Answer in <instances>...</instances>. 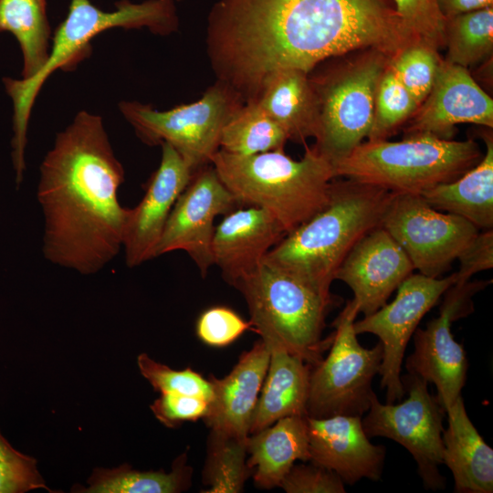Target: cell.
<instances>
[{
	"label": "cell",
	"instance_id": "6da1fadb",
	"mask_svg": "<svg viewBox=\"0 0 493 493\" xmlns=\"http://www.w3.org/2000/svg\"><path fill=\"white\" fill-rule=\"evenodd\" d=\"M420 39L393 0H217L206 50L217 80L255 102L280 68L309 73L322 61L364 48L393 59Z\"/></svg>",
	"mask_w": 493,
	"mask_h": 493
},
{
	"label": "cell",
	"instance_id": "7a4b0ae2",
	"mask_svg": "<svg viewBox=\"0 0 493 493\" xmlns=\"http://www.w3.org/2000/svg\"><path fill=\"white\" fill-rule=\"evenodd\" d=\"M42 251L53 265L93 275L122 248L130 208L118 199L124 170L100 116L79 112L39 168Z\"/></svg>",
	"mask_w": 493,
	"mask_h": 493
},
{
	"label": "cell",
	"instance_id": "3957f363",
	"mask_svg": "<svg viewBox=\"0 0 493 493\" xmlns=\"http://www.w3.org/2000/svg\"><path fill=\"white\" fill-rule=\"evenodd\" d=\"M394 195L351 179H333L327 205L287 234L263 262L330 294L341 262L365 235L382 226Z\"/></svg>",
	"mask_w": 493,
	"mask_h": 493
},
{
	"label": "cell",
	"instance_id": "277c9868",
	"mask_svg": "<svg viewBox=\"0 0 493 493\" xmlns=\"http://www.w3.org/2000/svg\"><path fill=\"white\" fill-rule=\"evenodd\" d=\"M175 0H121L113 11H104L89 0H71L66 18L57 27L48 58L31 78H5L6 92L14 104L12 159L16 182L23 181L26 170L27 125L36 98L44 82L58 69L72 70L91 54V40L115 27L148 28L161 36L177 31L179 19Z\"/></svg>",
	"mask_w": 493,
	"mask_h": 493
},
{
	"label": "cell",
	"instance_id": "5b68a950",
	"mask_svg": "<svg viewBox=\"0 0 493 493\" xmlns=\"http://www.w3.org/2000/svg\"><path fill=\"white\" fill-rule=\"evenodd\" d=\"M211 164L240 205L268 212L286 234L327 205L335 179L332 165L308 146L299 161L284 151L244 156L219 150Z\"/></svg>",
	"mask_w": 493,
	"mask_h": 493
},
{
	"label": "cell",
	"instance_id": "8992f818",
	"mask_svg": "<svg viewBox=\"0 0 493 493\" xmlns=\"http://www.w3.org/2000/svg\"><path fill=\"white\" fill-rule=\"evenodd\" d=\"M472 139L454 141L425 133L402 141H366L333 166L335 178H348L395 194H421L456 180L482 158Z\"/></svg>",
	"mask_w": 493,
	"mask_h": 493
},
{
	"label": "cell",
	"instance_id": "52a82bcc",
	"mask_svg": "<svg viewBox=\"0 0 493 493\" xmlns=\"http://www.w3.org/2000/svg\"><path fill=\"white\" fill-rule=\"evenodd\" d=\"M245 298L250 323L267 347L283 349L312 367L330 348L325 319L338 299L264 262L235 287Z\"/></svg>",
	"mask_w": 493,
	"mask_h": 493
},
{
	"label": "cell",
	"instance_id": "ba28073f",
	"mask_svg": "<svg viewBox=\"0 0 493 493\" xmlns=\"http://www.w3.org/2000/svg\"><path fill=\"white\" fill-rule=\"evenodd\" d=\"M390 61L364 48L328 58L309 73L319 108L312 148L332 167L367 138L377 87Z\"/></svg>",
	"mask_w": 493,
	"mask_h": 493
},
{
	"label": "cell",
	"instance_id": "9c48e42d",
	"mask_svg": "<svg viewBox=\"0 0 493 493\" xmlns=\"http://www.w3.org/2000/svg\"><path fill=\"white\" fill-rule=\"evenodd\" d=\"M244 104L232 87L216 79L198 100L167 110L138 101H121L119 108L144 143H169L195 172L211 164L224 126Z\"/></svg>",
	"mask_w": 493,
	"mask_h": 493
},
{
	"label": "cell",
	"instance_id": "30bf717a",
	"mask_svg": "<svg viewBox=\"0 0 493 493\" xmlns=\"http://www.w3.org/2000/svg\"><path fill=\"white\" fill-rule=\"evenodd\" d=\"M358 314L350 300L333 322L330 352L310 372L308 416L362 417L370 408L383 351L381 342L370 349L360 344L353 327Z\"/></svg>",
	"mask_w": 493,
	"mask_h": 493
},
{
	"label": "cell",
	"instance_id": "8fae6325",
	"mask_svg": "<svg viewBox=\"0 0 493 493\" xmlns=\"http://www.w3.org/2000/svg\"><path fill=\"white\" fill-rule=\"evenodd\" d=\"M407 398L398 404H382L373 395L367 414L362 418L366 435L392 439L413 456L427 489L441 490L446 479L439 471L443 464V421L446 410L428 383L407 373L401 376Z\"/></svg>",
	"mask_w": 493,
	"mask_h": 493
},
{
	"label": "cell",
	"instance_id": "7c38bea8",
	"mask_svg": "<svg viewBox=\"0 0 493 493\" xmlns=\"http://www.w3.org/2000/svg\"><path fill=\"white\" fill-rule=\"evenodd\" d=\"M382 226L402 246L414 269L430 278L446 272L477 235L469 221L431 207L420 194H395Z\"/></svg>",
	"mask_w": 493,
	"mask_h": 493
},
{
	"label": "cell",
	"instance_id": "4fadbf2b",
	"mask_svg": "<svg viewBox=\"0 0 493 493\" xmlns=\"http://www.w3.org/2000/svg\"><path fill=\"white\" fill-rule=\"evenodd\" d=\"M456 281V272L444 278L412 273L399 285L391 303H385L372 314L354 321L357 335L372 333L383 345L379 374L387 404L398 402L405 394L401 369L408 341L423 317Z\"/></svg>",
	"mask_w": 493,
	"mask_h": 493
},
{
	"label": "cell",
	"instance_id": "5bb4252c",
	"mask_svg": "<svg viewBox=\"0 0 493 493\" xmlns=\"http://www.w3.org/2000/svg\"><path fill=\"white\" fill-rule=\"evenodd\" d=\"M488 283H454L445 292L439 316L425 329L416 328L413 335L414 349L405 368L408 373L435 385L436 396L446 411L461 396L468 369L465 350L455 341L451 324L469 313L472 295Z\"/></svg>",
	"mask_w": 493,
	"mask_h": 493
},
{
	"label": "cell",
	"instance_id": "9a60e30c",
	"mask_svg": "<svg viewBox=\"0 0 493 493\" xmlns=\"http://www.w3.org/2000/svg\"><path fill=\"white\" fill-rule=\"evenodd\" d=\"M240 204L225 186L212 164L194 172L176 200L156 249V257L182 250L205 277L214 265L212 240L215 218Z\"/></svg>",
	"mask_w": 493,
	"mask_h": 493
},
{
	"label": "cell",
	"instance_id": "2e32d148",
	"mask_svg": "<svg viewBox=\"0 0 493 493\" xmlns=\"http://www.w3.org/2000/svg\"><path fill=\"white\" fill-rule=\"evenodd\" d=\"M459 123L492 129L493 100L467 68L443 58L427 97L402 126L404 134L452 140Z\"/></svg>",
	"mask_w": 493,
	"mask_h": 493
},
{
	"label": "cell",
	"instance_id": "e0dca14e",
	"mask_svg": "<svg viewBox=\"0 0 493 493\" xmlns=\"http://www.w3.org/2000/svg\"><path fill=\"white\" fill-rule=\"evenodd\" d=\"M162 158L152 174L140 203L130 208L122 248L131 268L156 257V249L171 211L194 172L169 143L163 142Z\"/></svg>",
	"mask_w": 493,
	"mask_h": 493
},
{
	"label": "cell",
	"instance_id": "ac0fdd59",
	"mask_svg": "<svg viewBox=\"0 0 493 493\" xmlns=\"http://www.w3.org/2000/svg\"><path fill=\"white\" fill-rule=\"evenodd\" d=\"M414 267L395 239L382 226L365 235L349 252L334 280L347 284L359 313L382 308Z\"/></svg>",
	"mask_w": 493,
	"mask_h": 493
},
{
	"label": "cell",
	"instance_id": "d6986e66",
	"mask_svg": "<svg viewBox=\"0 0 493 493\" xmlns=\"http://www.w3.org/2000/svg\"><path fill=\"white\" fill-rule=\"evenodd\" d=\"M362 416H306L309 461L335 472L344 484L381 479L386 450L366 435Z\"/></svg>",
	"mask_w": 493,
	"mask_h": 493
},
{
	"label": "cell",
	"instance_id": "ffe728a7",
	"mask_svg": "<svg viewBox=\"0 0 493 493\" xmlns=\"http://www.w3.org/2000/svg\"><path fill=\"white\" fill-rule=\"evenodd\" d=\"M278 222L257 206L236 208L215 226L213 263L224 279L236 287L255 271L266 255L286 236Z\"/></svg>",
	"mask_w": 493,
	"mask_h": 493
},
{
	"label": "cell",
	"instance_id": "44dd1931",
	"mask_svg": "<svg viewBox=\"0 0 493 493\" xmlns=\"http://www.w3.org/2000/svg\"><path fill=\"white\" fill-rule=\"evenodd\" d=\"M269 358V349L260 339L229 374L210 379L213 396L204 419L211 431L246 440Z\"/></svg>",
	"mask_w": 493,
	"mask_h": 493
},
{
	"label": "cell",
	"instance_id": "7402d4cb",
	"mask_svg": "<svg viewBox=\"0 0 493 493\" xmlns=\"http://www.w3.org/2000/svg\"><path fill=\"white\" fill-rule=\"evenodd\" d=\"M443 464L450 469L456 493L493 492V450L469 419L462 396L446 411Z\"/></svg>",
	"mask_w": 493,
	"mask_h": 493
},
{
	"label": "cell",
	"instance_id": "603a6c76",
	"mask_svg": "<svg viewBox=\"0 0 493 493\" xmlns=\"http://www.w3.org/2000/svg\"><path fill=\"white\" fill-rule=\"evenodd\" d=\"M255 102L285 131L288 140L305 144L315 137L318 100L306 71L287 68L271 72Z\"/></svg>",
	"mask_w": 493,
	"mask_h": 493
},
{
	"label": "cell",
	"instance_id": "cb8c5ba5",
	"mask_svg": "<svg viewBox=\"0 0 493 493\" xmlns=\"http://www.w3.org/2000/svg\"><path fill=\"white\" fill-rule=\"evenodd\" d=\"M269 363L249 428L257 433L278 420L293 415L307 416L312 366L283 349L268 347Z\"/></svg>",
	"mask_w": 493,
	"mask_h": 493
},
{
	"label": "cell",
	"instance_id": "d4e9b609",
	"mask_svg": "<svg viewBox=\"0 0 493 493\" xmlns=\"http://www.w3.org/2000/svg\"><path fill=\"white\" fill-rule=\"evenodd\" d=\"M486 152L481 160L453 182L425 190L420 195L433 208L458 215L478 229L493 227V135L481 132Z\"/></svg>",
	"mask_w": 493,
	"mask_h": 493
},
{
	"label": "cell",
	"instance_id": "484cf974",
	"mask_svg": "<svg viewBox=\"0 0 493 493\" xmlns=\"http://www.w3.org/2000/svg\"><path fill=\"white\" fill-rule=\"evenodd\" d=\"M246 462L262 488L279 487L295 461H309L306 416L281 418L246 438Z\"/></svg>",
	"mask_w": 493,
	"mask_h": 493
},
{
	"label": "cell",
	"instance_id": "4316f807",
	"mask_svg": "<svg viewBox=\"0 0 493 493\" xmlns=\"http://www.w3.org/2000/svg\"><path fill=\"white\" fill-rule=\"evenodd\" d=\"M5 31L20 45L22 79L31 78L46 63L51 46L46 0H0V32Z\"/></svg>",
	"mask_w": 493,
	"mask_h": 493
},
{
	"label": "cell",
	"instance_id": "83f0119b",
	"mask_svg": "<svg viewBox=\"0 0 493 493\" xmlns=\"http://www.w3.org/2000/svg\"><path fill=\"white\" fill-rule=\"evenodd\" d=\"M191 472L180 456L171 472L139 471L124 464L113 468H95L87 487L76 485L73 492L82 493H176L188 487Z\"/></svg>",
	"mask_w": 493,
	"mask_h": 493
},
{
	"label": "cell",
	"instance_id": "f1b7e54d",
	"mask_svg": "<svg viewBox=\"0 0 493 493\" xmlns=\"http://www.w3.org/2000/svg\"><path fill=\"white\" fill-rule=\"evenodd\" d=\"M287 141V133L256 102H247L224 126L220 150L249 156L284 151Z\"/></svg>",
	"mask_w": 493,
	"mask_h": 493
},
{
	"label": "cell",
	"instance_id": "f546056e",
	"mask_svg": "<svg viewBox=\"0 0 493 493\" xmlns=\"http://www.w3.org/2000/svg\"><path fill=\"white\" fill-rule=\"evenodd\" d=\"M446 60L466 68L492 58L493 6L445 19Z\"/></svg>",
	"mask_w": 493,
	"mask_h": 493
},
{
	"label": "cell",
	"instance_id": "4dcf8cb0",
	"mask_svg": "<svg viewBox=\"0 0 493 493\" xmlns=\"http://www.w3.org/2000/svg\"><path fill=\"white\" fill-rule=\"evenodd\" d=\"M246 440L211 431L207 457L203 472L207 493L241 492L249 467L246 460Z\"/></svg>",
	"mask_w": 493,
	"mask_h": 493
},
{
	"label": "cell",
	"instance_id": "1f68e13d",
	"mask_svg": "<svg viewBox=\"0 0 493 493\" xmlns=\"http://www.w3.org/2000/svg\"><path fill=\"white\" fill-rule=\"evenodd\" d=\"M417 107L414 99L388 65L377 87L367 141L387 140L406 122Z\"/></svg>",
	"mask_w": 493,
	"mask_h": 493
},
{
	"label": "cell",
	"instance_id": "d6a6232c",
	"mask_svg": "<svg viewBox=\"0 0 493 493\" xmlns=\"http://www.w3.org/2000/svg\"><path fill=\"white\" fill-rule=\"evenodd\" d=\"M442 59L437 48L419 40L391 59L389 66L419 106L432 89Z\"/></svg>",
	"mask_w": 493,
	"mask_h": 493
},
{
	"label": "cell",
	"instance_id": "836d02e7",
	"mask_svg": "<svg viewBox=\"0 0 493 493\" xmlns=\"http://www.w3.org/2000/svg\"><path fill=\"white\" fill-rule=\"evenodd\" d=\"M141 374L161 393H179L197 396L211 401L213 388L210 380L202 377L196 372L186 368L177 371L162 364L146 353L137 357Z\"/></svg>",
	"mask_w": 493,
	"mask_h": 493
},
{
	"label": "cell",
	"instance_id": "e575fe53",
	"mask_svg": "<svg viewBox=\"0 0 493 493\" xmlns=\"http://www.w3.org/2000/svg\"><path fill=\"white\" fill-rule=\"evenodd\" d=\"M47 486L37 460L16 450L0 432V493H25Z\"/></svg>",
	"mask_w": 493,
	"mask_h": 493
},
{
	"label": "cell",
	"instance_id": "d590c367",
	"mask_svg": "<svg viewBox=\"0 0 493 493\" xmlns=\"http://www.w3.org/2000/svg\"><path fill=\"white\" fill-rule=\"evenodd\" d=\"M407 27L438 50L445 47V18L437 0H393Z\"/></svg>",
	"mask_w": 493,
	"mask_h": 493
},
{
	"label": "cell",
	"instance_id": "8d00e7d4",
	"mask_svg": "<svg viewBox=\"0 0 493 493\" xmlns=\"http://www.w3.org/2000/svg\"><path fill=\"white\" fill-rule=\"evenodd\" d=\"M252 327L233 309L215 306L205 310L197 320L196 334L205 344L226 346Z\"/></svg>",
	"mask_w": 493,
	"mask_h": 493
},
{
	"label": "cell",
	"instance_id": "74e56055",
	"mask_svg": "<svg viewBox=\"0 0 493 493\" xmlns=\"http://www.w3.org/2000/svg\"><path fill=\"white\" fill-rule=\"evenodd\" d=\"M287 493H344V482L333 471L311 463L293 465L280 486Z\"/></svg>",
	"mask_w": 493,
	"mask_h": 493
},
{
	"label": "cell",
	"instance_id": "f35d334b",
	"mask_svg": "<svg viewBox=\"0 0 493 493\" xmlns=\"http://www.w3.org/2000/svg\"><path fill=\"white\" fill-rule=\"evenodd\" d=\"M150 407L163 425L174 427L184 421L204 418L208 410V401L197 396L161 393Z\"/></svg>",
	"mask_w": 493,
	"mask_h": 493
},
{
	"label": "cell",
	"instance_id": "ab89813d",
	"mask_svg": "<svg viewBox=\"0 0 493 493\" xmlns=\"http://www.w3.org/2000/svg\"><path fill=\"white\" fill-rule=\"evenodd\" d=\"M459 268L456 271V283H466L483 270L493 267V231L488 229L477 235L465 246L457 257Z\"/></svg>",
	"mask_w": 493,
	"mask_h": 493
},
{
	"label": "cell",
	"instance_id": "60d3db41",
	"mask_svg": "<svg viewBox=\"0 0 493 493\" xmlns=\"http://www.w3.org/2000/svg\"><path fill=\"white\" fill-rule=\"evenodd\" d=\"M445 19L478 9L493 6V0H437Z\"/></svg>",
	"mask_w": 493,
	"mask_h": 493
},
{
	"label": "cell",
	"instance_id": "b9f144b4",
	"mask_svg": "<svg viewBox=\"0 0 493 493\" xmlns=\"http://www.w3.org/2000/svg\"><path fill=\"white\" fill-rule=\"evenodd\" d=\"M175 1L179 2V1H182V0H175Z\"/></svg>",
	"mask_w": 493,
	"mask_h": 493
}]
</instances>
